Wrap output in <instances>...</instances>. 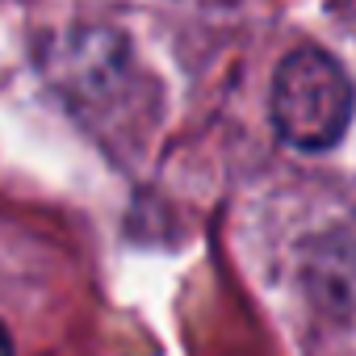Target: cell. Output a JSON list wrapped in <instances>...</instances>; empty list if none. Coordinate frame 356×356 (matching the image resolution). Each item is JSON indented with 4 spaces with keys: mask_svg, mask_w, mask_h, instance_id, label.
I'll list each match as a JSON object with an SVG mask.
<instances>
[{
    "mask_svg": "<svg viewBox=\"0 0 356 356\" xmlns=\"http://www.w3.org/2000/svg\"><path fill=\"white\" fill-rule=\"evenodd\" d=\"M352 122V84L339 59L302 47L281 59L273 80V126L298 151H323L343 138Z\"/></svg>",
    "mask_w": 356,
    "mask_h": 356,
    "instance_id": "1",
    "label": "cell"
},
{
    "mask_svg": "<svg viewBox=\"0 0 356 356\" xmlns=\"http://www.w3.org/2000/svg\"><path fill=\"white\" fill-rule=\"evenodd\" d=\"M0 356H13V343H9V331H5V323H0Z\"/></svg>",
    "mask_w": 356,
    "mask_h": 356,
    "instance_id": "2",
    "label": "cell"
},
{
    "mask_svg": "<svg viewBox=\"0 0 356 356\" xmlns=\"http://www.w3.org/2000/svg\"><path fill=\"white\" fill-rule=\"evenodd\" d=\"M193 5H206V9H222V5H235V0H193Z\"/></svg>",
    "mask_w": 356,
    "mask_h": 356,
    "instance_id": "3",
    "label": "cell"
}]
</instances>
